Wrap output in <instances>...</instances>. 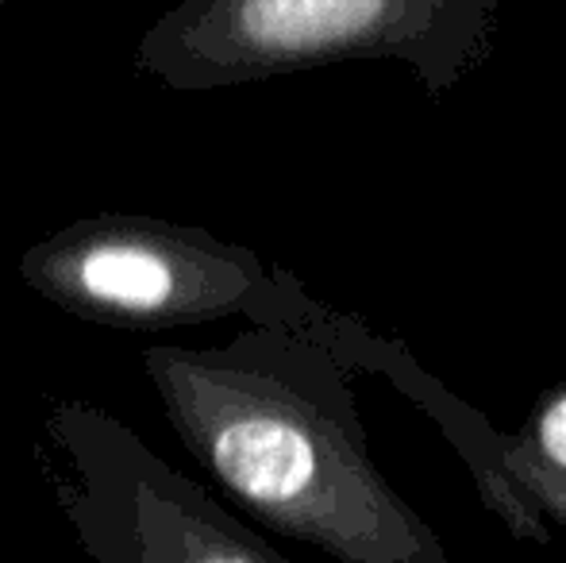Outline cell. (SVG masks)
Masks as SVG:
<instances>
[{"label": "cell", "mask_w": 566, "mask_h": 563, "mask_svg": "<svg viewBox=\"0 0 566 563\" xmlns=\"http://www.w3.org/2000/svg\"><path fill=\"white\" fill-rule=\"evenodd\" d=\"M186 451L266 529L336 563H451L436 529L381 475L336 352L277 329L143 355Z\"/></svg>", "instance_id": "1"}, {"label": "cell", "mask_w": 566, "mask_h": 563, "mask_svg": "<svg viewBox=\"0 0 566 563\" xmlns=\"http://www.w3.org/2000/svg\"><path fill=\"white\" fill-rule=\"evenodd\" d=\"M20 279L77 321L127 332H166L247 316L254 329L305 336L336 352L358 375H381L417 398L432 375L397 340L336 313L285 267H266L259 251L228 243L209 228L139 212H93L31 243Z\"/></svg>", "instance_id": "2"}, {"label": "cell", "mask_w": 566, "mask_h": 563, "mask_svg": "<svg viewBox=\"0 0 566 563\" xmlns=\"http://www.w3.org/2000/svg\"><path fill=\"white\" fill-rule=\"evenodd\" d=\"M501 0H178L139 39V70L209 93L343 62H397L443 97L485 62Z\"/></svg>", "instance_id": "3"}, {"label": "cell", "mask_w": 566, "mask_h": 563, "mask_svg": "<svg viewBox=\"0 0 566 563\" xmlns=\"http://www.w3.org/2000/svg\"><path fill=\"white\" fill-rule=\"evenodd\" d=\"M54 498L93 563H290L93 402H59Z\"/></svg>", "instance_id": "4"}, {"label": "cell", "mask_w": 566, "mask_h": 563, "mask_svg": "<svg viewBox=\"0 0 566 563\" xmlns=\"http://www.w3.org/2000/svg\"><path fill=\"white\" fill-rule=\"evenodd\" d=\"M505 471L547 521L566 529V383L532 402L524 425L505 440Z\"/></svg>", "instance_id": "5"}, {"label": "cell", "mask_w": 566, "mask_h": 563, "mask_svg": "<svg viewBox=\"0 0 566 563\" xmlns=\"http://www.w3.org/2000/svg\"><path fill=\"white\" fill-rule=\"evenodd\" d=\"M4 4H12V0H0V8H4Z\"/></svg>", "instance_id": "6"}]
</instances>
